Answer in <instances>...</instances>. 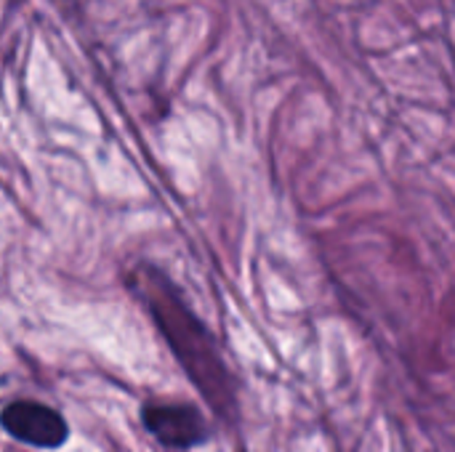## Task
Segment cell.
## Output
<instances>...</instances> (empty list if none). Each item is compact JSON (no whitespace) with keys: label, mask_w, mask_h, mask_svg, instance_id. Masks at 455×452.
Instances as JSON below:
<instances>
[{"label":"cell","mask_w":455,"mask_h":452,"mask_svg":"<svg viewBox=\"0 0 455 452\" xmlns=\"http://www.w3.org/2000/svg\"><path fill=\"white\" fill-rule=\"evenodd\" d=\"M141 424L160 448L171 452H189L211 440L208 418L189 402H147Z\"/></svg>","instance_id":"7a4b0ae2"},{"label":"cell","mask_w":455,"mask_h":452,"mask_svg":"<svg viewBox=\"0 0 455 452\" xmlns=\"http://www.w3.org/2000/svg\"><path fill=\"white\" fill-rule=\"evenodd\" d=\"M0 424L13 440L32 445V448H45V450L61 448L69 437L67 421L56 410L40 402H27V400L8 405L0 413Z\"/></svg>","instance_id":"3957f363"},{"label":"cell","mask_w":455,"mask_h":452,"mask_svg":"<svg viewBox=\"0 0 455 452\" xmlns=\"http://www.w3.org/2000/svg\"><path fill=\"white\" fill-rule=\"evenodd\" d=\"M133 293L152 314L157 330L171 346L187 378L205 397V402L224 418L237 413V378L229 370L216 336L187 306L179 288L152 264H141L128 277Z\"/></svg>","instance_id":"6da1fadb"}]
</instances>
